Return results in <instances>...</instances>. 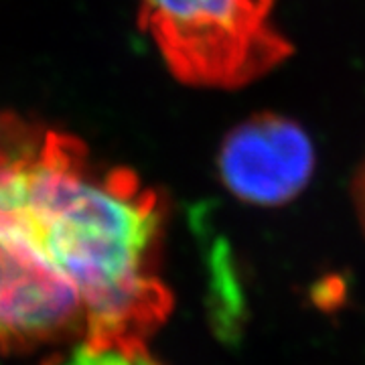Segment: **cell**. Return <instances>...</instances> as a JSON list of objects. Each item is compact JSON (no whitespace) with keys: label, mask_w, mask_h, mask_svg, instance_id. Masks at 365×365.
<instances>
[{"label":"cell","mask_w":365,"mask_h":365,"mask_svg":"<svg viewBox=\"0 0 365 365\" xmlns=\"http://www.w3.org/2000/svg\"><path fill=\"white\" fill-rule=\"evenodd\" d=\"M355 201H357V211L365 225V158L355 177Z\"/></svg>","instance_id":"cell-6"},{"label":"cell","mask_w":365,"mask_h":365,"mask_svg":"<svg viewBox=\"0 0 365 365\" xmlns=\"http://www.w3.org/2000/svg\"><path fill=\"white\" fill-rule=\"evenodd\" d=\"M136 365H160V364H158L155 357H150L148 351H146V347H144V349H138V351H136Z\"/></svg>","instance_id":"cell-7"},{"label":"cell","mask_w":365,"mask_h":365,"mask_svg":"<svg viewBox=\"0 0 365 365\" xmlns=\"http://www.w3.org/2000/svg\"><path fill=\"white\" fill-rule=\"evenodd\" d=\"M311 136L294 120L262 112L225 134L217 170L223 187L250 205L280 207L307 189L314 173Z\"/></svg>","instance_id":"cell-4"},{"label":"cell","mask_w":365,"mask_h":365,"mask_svg":"<svg viewBox=\"0 0 365 365\" xmlns=\"http://www.w3.org/2000/svg\"><path fill=\"white\" fill-rule=\"evenodd\" d=\"M0 181L83 311V339L138 351L165 323V203L130 169L91 157L79 138L0 120Z\"/></svg>","instance_id":"cell-1"},{"label":"cell","mask_w":365,"mask_h":365,"mask_svg":"<svg viewBox=\"0 0 365 365\" xmlns=\"http://www.w3.org/2000/svg\"><path fill=\"white\" fill-rule=\"evenodd\" d=\"M138 21L175 78L213 90L256 81L290 57L276 0H138Z\"/></svg>","instance_id":"cell-2"},{"label":"cell","mask_w":365,"mask_h":365,"mask_svg":"<svg viewBox=\"0 0 365 365\" xmlns=\"http://www.w3.org/2000/svg\"><path fill=\"white\" fill-rule=\"evenodd\" d=\"M73 335L83 337L78 292L0 181V349L23 351Z\"/></svg>","instance_id":"cell-3"},{"label":"cell","mask_w":365,"mask_h":365,"mask_svg":"<svg viewBox=\"0 0 365 365\" xmlns=\"http://www.w3.org/2000/svg\"><path fill=\"white\" fill-rule=\"evenodd\" d=\"M47 365H136V351L130 353L120 347L96 345L83 339L81 345Z\"/></svg>","instance_id":"cell-5"}]
</instances>
